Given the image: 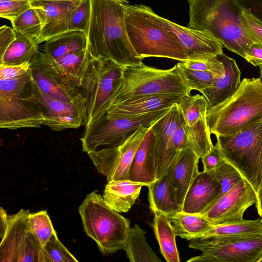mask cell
<instances>
[{
  "instance_id": "cell-1",
  "label": "cell",
  "mask_w": 262,
  "mask_h": 262,
  "mask_svg": "<svg viewBox=\"0 0 262 262\" xmlns=\"http://www.w3.org/2000/svg\"><path fill=\"white\" fill-rule=\"evenodd\" d=\"M91 17L86 35L91 56L112 60L127 67L142 62L128 38L125 23L126 0H90Z\"/></svg>"
},
{
  "instance_id": "cell-2",
  "label": "cell",
  "mask_w": 262,
  "mask_h": 262,
  "mask_svg": "<svg viewBox=\"0 0 262 262\" xmlns=\"http://www.w3.org/2000/svg\"><path fill=\"white\" fill-rule=\"evenodd\" d=\"M187 27L204 31L223 47L244 58L255 43L241 23L243 9L237 0H188Z\"/></svg>"
},
{
  "instance_id": "cell-3",
  "label": "cell",
  "mask_w": 262,
  "mask_h": 262,
  "mask_svg": "<svg viewBox=\"0 0 262 262\" xmlns=\"http://www.w3.org/2000/svg\"><path fill=\"white\" fill-rule=\"evenodd\" d=\"M125 23L130 42L138 56L187 60L175 34L161 23L159 15L146 6L125 5Z\"/></svg>"
},
{
  "instance_id": "cell-4",
  "label": "cell",
  "mask_w": 262,
  "mask_h": 262,
  "mask_svg": "<svg viewBox=\"0 0 262 262\" xmlns=\"http://www.w3.org/2000/svg\"><path fill=\"white\" fill-rule=\"evenodd\" d=\"M262 118V80L244 78L236 91L222 102L208 107L206 120L211 134L233 135Z\"/></svg>"
},
{
  "instance_id": "cell-5",
  "label": "cell",
  "mask_w": 262,
  "mask_h": 262,
  "mask_svg": "<svg viewBox=\"0 0 262 262\" xmlns=\"http://www.w3.org/2000/svg\"><path fill=\"white\" fill-rule=\"evenodd\" d=\"M191 91L178 63L170 69H161L142 62L126 67L123 82L107 108L137 97L152 95L184 96L191 95Z\"/></svg>"
},
{
  "instance_id": "cell-6",
  "label": "cell",
  "mask_w": 262,
  "mask_h": 262,
  "mask_svg": "<svg viewBox=\"0 0 262 262\" xmlns=\"http://www.w3.org/2000/svg\"><path fill=\"white\" fill-rule=\"evenodd\" d=\"M43 115L30 68L18 77L0 79V127L38 128Z\"/></svg>"
},
{
  "instance_id": "cell-7",
  "label": "cell",
  "mask_w": 262,
  "mask_h": 262,
  "mask_svg": "<svg viewBox=\"0 0 262 262\" xmlns=\"http://www.w3.org/2000/svg\"><path fill=\"white\" fill-rule=\"evenodd\" d=\"M84 231L103 255L124 250L130 231V222L111 208L100 194H88L78 208Z\"/></svg>"
},
{
  "instance_id": "cell-8",
  "label": "cell",
  "mask_w": 262,
  "mask_h": 262,
  "mask_svg": "<svg viewBox=\"0 0 262 262\" xmlns=\"http://www.w3.org/2000/svg\"><path fill=\"white\" fill-rule=\"evenodd\" d=\"M126 67L112 60L91 56L80 86L86 108L85 127L106 113L123 82Z\"/></svg>"
},
{
  "instance_id": "cell-9",
  "label": "cell",
  "mask_w": 262,
  "mask_h": 262,
  "mask_svg": "<svg viewBox=\"0 0 262 262\" xmlns=\"http://www.w3.org/2000/svg\"><path fill=\"white\" fill-rule=\"evenodd\" d=\"M216 138L225 160L257 195L262 181V118L233 135Z\"/></svg>"
},
{
  "instance_id": "cell-10",
  "label": "cell",
  "mask_w": 262,
  "mask_h": 262,
  "mask_svg": "<svg viewBox=\"0 0 262 262\" xmlns=\"http://www.w3.org/2000/svg\"><path fill=\"white\" fill-rule=\"evenodd\" d=\"M170 108L125 118L113 117L106 113L85 127L84 134L80 138L82 150L88 154L118 146L140 126H151Z\"/></svg>"
},
{
  "instance_id": "cell-11",
  "label": "cell",
  "mask_w": 262,
  "mask_h": 262,
  "mask_svg": "<svg viewBox=\"0 0 262 262\" xmlns=\"http://www.w3.org/2000/svg\"><path fill=\"white\" fill-rule=\"evenodd\" d=\"M29 210L9 215L6 230L1 237V262H45L42 247L31 231Z\"/></svg>"
},
{
  "instance_id": "cell-12",
  "label": "cell",
  "mask_w": 262,
  "mask_h": 262,
  "mask_svg": "<svg viewBox=\"0 0 262 262\" xmlns=\"http://www.w3.org/2000/svg\"><path fill=\"white\" fill-rule=\"evenodd\" d=\"M189 247L202 254L188 260L191 262H256L262 255V235L228 242L213 236L189 240Z\"/></svg>"
},
{
  "instance_id": "cell-13",
  "label": "cell",
  "mask_w": 262,
  "mask_h": 262,
  "mask_svg": "<svg viewBox=\"0 0 262 262\" xmlns=\"http://www.w3.org/2000/svg\"><path fill=\"white\" fill-rule=\"evenodd\" d=\"M150 127L140 126L118 146L88 153L98 172L106 177L107 182L127 180L136 151Z\"/></svg>"
},
{
  "instance_id": "cell-14",
  "label": "cell",
  "mask_w": 262,
  "mask_h": 262,
  "mask_svg": "<svg viewBox=\"0 0 262 262\" xmlns=\"http://www.w3.org/2000/svg\"><path fill=\"white\" fill-rule=\"evenodd\" d=\"M257 200L256 192L243 178L201 214L213 225L240 221L247 209Z\"/></svg>"
},
{
  "instance_id": "cell-15",
  "label": "cell",
  "mask_w": 262,
  "mask_h": 262,
  "mask_svg": "<svg viewBox=\"0 0 262 262\" xmlns=\"http://www.w3.org/2000/svg\"><path fill=\"white\" fill-rule=\"evenodd\" d=\"M34 84L43 112L42 125L55 131L85 125L86 108L81 94L70 101L60 100L44 93Z\"/></svg>"
},
{
  "instance_id": "cell-16",
  "label": "cell",
  "mask_w": 262,
  "mask_h": 262,
  "mask_svg": "<svg viewBox=\"0 0 262 262\" xmlns=\"http://www.w3.org/2000/svg\"><path fill=\"white\" fill-rule=\"evenodd\" d=\"M159 18L175 34L186 52L187 60H204L223 53L221 43L208 32L182 26L160 16Z\"/></svg>"
},
{
  "instance_id": "cell-17",
  "label": "cell",
  "mask_w": 262,
  "mask_h": 262,
  "mask_svg": "<svg viewBox=\"0 0 262 262\" xmlns=\"http://www.w3.org/2000/svg\"><path fill=\"white\" fill-rule=\"evenodd\" d=\"M182 117L175 103L168 112L152 125L155 135L157 179L168 170L179 151L173 147L172 137Z\"/></svg>"
},
{
  "instance_id": "cell-18",
  "label": "cell",
  "mask_w": 262,
  "mask_h": 262,
  "mask_svg": "<svg viewBox=\"0 0 262 262\" xmlns=\"http://www.w3.org/2000/svg\"><path fill=\"white\" fill-rule=\"evenodd\" d=\"M32 77L35 84L44 93L54 98L70 101L81 94L80 86L58 73L44 59L42 53L30 64Z\"/></svg>"
},
{
  "instance_id": "cell-19",
  "label": "cell",
  "mask_w": 262,
  "mask_h": 262,
  "mask_svg": "<svg viewBox=\"0 0 262 262\" xmlns=\"http://www.w3.org/2000/svg\"><path fill=\"white\" fill-rule=\"evenodd\" d=\"M75 7L67 2L31 1V7L38 15L41 25V33L36 40V43L38 45L68 31L71 13Z\"/></svg>"
},
{
  "instance_id": "cell-20",
  "label": "cell",
  "mask_w": 262,
  "mask_h": 262,
  "mask_svg": "<svg viewBox=\"0 0 262 262\" xmlns=\"http://www.w3.org/2000/svg\"><path fill=\"white\" fill-rule=\"evenodd\" d=\"M200 159L190 148L186 147L179 151L168 169L177 200L182 208L189 189L200 172Z\"/></svg>"
},
{
  "instance_id": "cell-21",
  "label": "cell",
  "mask_w": 262,
  "mask_h": 262,
  "mask_svg": "<svg viewBox=\"0 0 262 262\" xmlns=\"http://www.w3.org/2000/svg\"><path fill=\"white\" fill-rule=\"evenodd\" d=\"M220 192L213 170L200 172L186 195L182 211L201 214L216 201Z\"/></svg>"
},
{
  "instance_id": "cell-22",
  "label": "cell",
  "mask_w": 262,
  "mask_h": 262,
  "mask_svg": "<svg viewBox=\"0 0 262 262\" xmlns=\"http://www.w3.org/2000/svg\"><path fill=\"white\" fill-rule=\"evenodd\" d=\"M152 125L136 151L127 177L128 180L141 183L146 186L157 179L156 140Z\"/></svg>"
},
{
  "instance_id": "cell-23",
  "label": "cell",
  "mask_w": 262,
  "mask_h": 262,
  "mask_svg": "<svg viewBox=\"0 0 262 262\" xmlns=\"http://www.w3.org/2000/svg\"><path fill=\"white\" fill-rule=\"evenodd\" d=\"M182 96L152 95L135 97L109 107L106 113L113 117L125 118L171 107Z\"/></svg>"
},
{
  "instance_id": "cell-24",
  "label": "cell",
  "mask_w": 262,
  "mask_h": 262,
  "mask_svg": "<svg viewBox=\"0 0 262 262\" xmlns=\"http://www.w3.org/2000/svg\"><path fill=\"white\" fill-rule=\"evenodd\" d=\"M218 56L224 65V73L219 76L212 86L201 93L207 100L208 107L215 106L229 97L241 82V71L235 59L224 53L219 54Z\"/></svg>"
},
{
  "instance_id": "cell-25",
  "label": "cell",
  "mask_w": 262,
  "mask_h": 262,
  "mask_svg": "<svg viewBox=\"0 0 262 262\" xmlns=\"http://www.w3.org/2000/svg\"><path fill=\"white\" fill-rule=\"evenodd\" d=\"M143 186L142 183L128 180L109 181L102 196L112 209L119 213L126 212L139 198Z\"/></svg>"
},
{
  "instance_id": "cell-26",
  "label": "cell",
  "mask_w": 262,
  "mask_h": 262,
  "mask_svg": "<svg viewBox=\"0 0 262 262\" xmlns=\"http://www.w3.org/2000/svg\"><path fill=\"white\" fill-rule=\"evenodd\" d=\"M147 187L149 207L153 213L160 211L169 217L182 211L177 200L168 170Z\"/></svg>"
},
{
  "instance_id": "cell-27",
  "label": "cell",
  "mask_w": 262,
  "mask_h": 262,
  "mask_svg": "<svg viewBox=\"0 0 262 262\" xmlns=\"http://www.w3.org/2000/svg\"><path fill=\"white\" fill-rule=\"evenodd\" d=\"M262 235L260 218L213 225L201 236H218L226 242L252 237Z\"/></svg>"
},
{
  "instance_id": "cell-28",
  "label": "cell",
  "mask_w": 262,
  "mask_h": 262,
  "mask_svg": "<svg viewBox=\"0 0 262 262\" xmlns=\"http://www.w3.org/2000/svg\"><path fill=\"white\" fill-rule=\"evenodd\" d=\"M82 50H88L85 33L80 31L68 30L46 41L43 54L45 57L52 59Z\"/></svg>"
},
{
  "instance_id": "cell-29",
  "label": "cell",
  "mask_w": 262,
  "mask_h": 262,
  "mask_svg": "<svg viewBox=\"0 0 262 262\" xmlns=\"http://www.w3.org/2000/svg\"><path fill=\"white\" fill-rule=\"evenodd\" d=\"M153 229L161 252L167 262H180L176 234L169 217L160 211H155Z\"/></svg>"
},
{
  "instance_id": "cell-30",
  "label": "cell",
  "mask_w": 262,
  "mask_h": 262,
  "mask_svg": "<svg viewBox=\"0 0 262 262\" xmlns=\"http://www.w3.org/2000/svg\"><path fill=\"white\" fill-rule=\"evenodd\" d=\"M15 33V39L0 58V66L31 64L40 53L38 45L34 40L21 33Z\"/></svg>"
},
{
  "instance_id": "cell-31",
  "label": "cell",
  "mask_w": 262,
  "mask_h": 262,
  "mask_svg": "<svg viewBox=\"0 0 262 262\" xmlns=\"http://www.w3.org/2000/svg\"><path fill=\"white\" fill-rule=\"evenodd\" d=\"M168 217L176 235L189 241L201 236L213 226L201 214L181 211Z\"/></svg>"
},
{
  "instance_id": "cell-32",
  "label": "cell",
  "mask_w": 262,
  "mask_h": 262,
  "mask_svg": "<svg viewBox=\"0 0 262 262\" xmlns=\"http://www.w3.org/2000/svg\"><path fill=\"white\" fill-rule=\"evenodd\" d=\"M146 232L138 224L130 228L124 250L130 262H161L146 242Z\"/></svg>"
},
{
  "instance_id": "cell-33",
  "label": "cell",
  "mask_w": 262,
  "mask_h": 262,
  "mask_svg": "<svg viewBox=\"0 0 262 262\" xmlns=\"http://www.w3.org/2000/svg\"><path fill=\"white\" fill-rule=\"evenodd\" d=\"M187 147L190 148L200 158L209 152L214 146L206 116L200 119L192 126L185 123Z\"/></svg>"
},
{
  "instance_id": "cell-34",
  "label": "cell",
  "mask_w": 262,
  "mask_h": 262,
  "mask_svg": "<svg viewBox=\"0 0 262 262\" xmlns=\"http://www.w3.org/2000/svg\"><path fill=\"white\" fill-rule=\"evenodd\" d=\"M185 124L192 126L200 119L206 116L208 102L203 95L182 96L177 102Z\"/></svg>"
},
{
  "instance_id": "cell-35",
  "label": "cell",
  "mask_w": 262,
  "mask_h": 262,
  "mask_svg": "<svg viewBox=\"0 0 262 262\" xmlns=\"http://www.w3.org/2000/svg\"><path fill=\"white\" fill-rule=\"evenodd\" d=\"M13 30L36 40L40 36L41 25L40 19L31 7L11 21Z\"/></svg>"
},
{
  "instance_id": "cell-36",
  "label": "cell",
  "mask_w": 262,
  "mask_h": 262,
  "mask_svg": "<svg viewBox=\"0 0 262 262\" xmlns=\"http://www.w3.org/2000/svg\"><path fill=\"white\" fill-rule=\"evenodd\" d=\"M28 224L42 247L56 232L46 210H41L35 213L30 212Z\"/></svg>"
},
{
  "instance_id": "cell-37",
  "label": "cell",
  "mask_w": 262,
  "mask_h": 262,
  "mask_svg": "<svg viewBox=\"0 0 262 262\" xmlns=\"http://www.w3.org/2000/svg\"><path fill=\"white\" fill-rule=\"evenodd\" d=\"M178 63L191 89L198 91L201 93L212 86L221 76L212 72L188 69L183 66L180 61Z\"/></svg>"
},
{
  "instance_id": "cell-38",
  "label": "cell",
  "mask_w": 262,
  "mask_h": 262,
  "mask_svg": "<svg viewBox=\"0 0 262 262\" xmlns=\"http://www.w3.org/2000/svg\"><path fill=\"white\" fill-rule=\"evenodd\" d=\"M45 262H77L78 260L61 243L55 232L42 246Z\"/></svg>"
},
{
  "instance_id": "cell-39",
  "label": "cell",
  "mask_w": 262,
  "mask_h": 262,
  "mask_svg": "<svg viewBox=\"0 0 262 262\" xmlns=\"http://www.w3.org/2000/svg\"><path fill=\"white\" fill-rule=\"evenodd\" d=\"M213 170L216 180L221 185V192L216 200L243 179L239 172L226 160Z\"/></svg>"
},
{
  "instance_id": "cell-40",
  "label": "cell",
  "mask_w": 262,
  "mask_h": 262,
  "mask_svg": "<svg viewBox=\"0 0 262 262\" xmlns=\"http://www.w3.org/2000/svg\"><path fill=\"white\" fill-rule=\"evenodd\" d=\"M91 11L90 0H81L72 12L69 30L82 31L87 35Z\"/></svg>"
},
{
  "instance_id": "cell-41",
  "label": "cell",
  "mask_w": 262,
  "mask_h": 262,
  "mask_svg": "<svg viewBox=\"0 0 262 262\" xmlns=\"http://www.w3.org/2000/svg\"><path fill=\"white\" fill-rule=\"evenodd\" d=\"M30 8V0H0V16L12 21Z\"/></svg>"
},
{
  "instance_id": "cell-42",
  "label": "cell",
  "mask_w": 262,
  "mask_h": 262,
  "mask_svg": "<svg viewBox=\"0 0 262 262\" xmlns=\"http://www.w3.org/2000/svg\"><path fill=\"white\" fill-rule=\"evenodd\" d=\"M184 67L193 70L212 72L219 75L224 73V65L218 54L215 56L201 60H187L180 61Z\"/></svg>"
},
{
  "instance_id": "cell-43",
  "label": "cell",
  "mask_w": 262,
  "mask_h": 262,
  "mask_svg": "<svg viewBox=\"0 0 262 262\" xmlns=\"http://www.w3.org/2000/svg\"><path fill=\"white\" fill-rule=\"evenodd\" d=\"M241 19L243 26L254 42L262 44V21L244 9Z\"/></svg>"
},
{
  "instance_id": "cell-44",
  "label": "cell",
  "mask_w": 262,
  "mask_h": 262,
  "mask_svg": "<svg viewBox=\"0 0 262 262\" xmlns=\"http://www.w3.org/2000/svg\"><path fill=\"white\" fill-rule=\"evenodd\" d=\"M201 159L203 165V171H210L214 170L225 160L216 143L212 149Z\"/></svg>"
},
{
  "instance_id": "cell-45",
  "label": "cell",
  "mask_w": 262,
  "mask_h": 262,
  "mask_svg": "<svg viewBox=\"0 0 262 262\" xmlns=\"http://www.w3.org/2000/svg\"><path fill=\"white\" fill-rule=\"evenodd\" d=\"M30 68V63L16 66H0V79L18 77L26 72Z\"/></svg>"
},
{
  "instance_id": "cell-46",
  "label": "cell",
  "mask_w": 262,
  "mask_h": 262,
  "mask_svg": "<svg viewBox=\"0 0 262 262\" xmlns=\"http://www.w3.org/2000/svg\"><path fill=\"white\" fill-rule=\"evenodd\" d=\"M172 144L173 148L176 151H179L187 147L185 122L183 116L181 118L179 125L173 133Z\"/></svg>"
},
{
  "instance_id": "cell-47",
  "label": "cell",
  "mask_w": 262,
  "mask_h": 262,
  "mask_svg": "<svg viewBox=\"0 0 262 262\" xmlns=\"http://www.w3.org/2000/svg\"><path fill=\"white\" fill-rule=\"evenodd\" d=\"M16 38L15 31L6 25L0 28V58Z\"/></svg>"
},
{
  "instance_id": "cell-48",
  "label": "cell",
  "mask_w": 262,
  "mask_h": 262,
  "mask_svg": "<svg viewBox=\"0 0 262 262\" xmlns=\"http://www.w3.org/2000/svg\"><path fill=\"white\" fill-rule=\"evenodd\" d=\"M244 58L255 67L262 65V44L258 42L253 43L246 53Z\"/></svg>"
},
{
  "instance_id": "cell-49",
  "label": "cell",
  "mask_w": 262,
  "mask_h": 262,
  "mask_svg": "<svg viewBox=\"0 0 262 262\" xmlns=\"http://www.w3.org/2000/svg\"><path fill=\"white\" fill-rule=\"evenodd\" d=\"M239 6L262 21V0H237Z\"/></svg>"
},
{
  "instance_id": "cell-50",
  "label": "cell",
  "mask_w": 262,
  "mask_h": 262,
  "mask_svg": "<svg viewBox=\"0 0 262 262\" xmlns=\"http://www.w3.org/2000/svg\"><path fill=\"white\" fill-rule=\"evenodd\" d=\"M9 214L6 211V210L3 208V207L1 208L0 209V216H1V222H0V236L1 237L3 236V234L5 232L6 230L7 222H8V218Z\"/></svg>"
},
{
  "instance_id": "cell-51",
  "label": "cell",
  "mask_w": 262,
  "mask_h": 262,
  "mask_svg": "<svg viewBox=\"0 0 262 262\" xmlns=\"http://www.w3.org/2000/svg\"><path fill=\"white\" fill-rule=\"evenodd\" d=\"M257 197V200L255 204V207L258 214L261 217L262 216V181Z\"/></svg>"
},
{
  "instance_id": "cell-52",
  "label": "cell",
  "mask_w": 262,
  "mask_h": 262,
  "mask_svg": "<svg viewBox=\"0 0 262 262\" xmlns=\"http://www.w3.org/2000/svg\"><path fill=\"white\" fill-rule=\"evenodd\" d=\"M30 2L34 1H46L51 2H67L73 4L75 6H77L80 3L81 0H30Z\"/></svg>"
},
{
  "instance_id": "cell-53",
  "label": "cell",
  "mask_w": 262,
  "mask_h": 262,
  "mask_svg": "<svg viewBox=\"0 0 262 262\" xmlns=\"http://www.w3.org/2000/svg\"><path fill=\"white\" fill-rule=\"evenodd\" d=\"M258 67L259 68L260 78L262 79V65L259 66Z\"/></svg>"
},
{
  "instance_id": "cell-54",
  "label": "cell",
  "mask_w": 262,
  "mask_h": 262,
  "mask_svg": "<svg viewBox=\"0 0 262 262\" xmlns=\"http://www.w3.org/2000/svg\"><path fill=\"white\" fill-rule=\"evenodd\" d=\"M256 262H262V255L258 258Z\"/></svg>"
},
{
  "instance_id": "cell-55",
  "label": "cell",
  "mask_w": 262,
  "mask_h": 262,
  "mask_svg": "<svg viewBox=\"0 0 262 262\" xmlns=\"http://www.w3.org/2000/svg\"><path fill=\"white\" fill-rule=\"evenodd\" d=\"M260 217H261V218H260V219H261V222H262V216H261Z\"/></svg>"
}]
</instances>
